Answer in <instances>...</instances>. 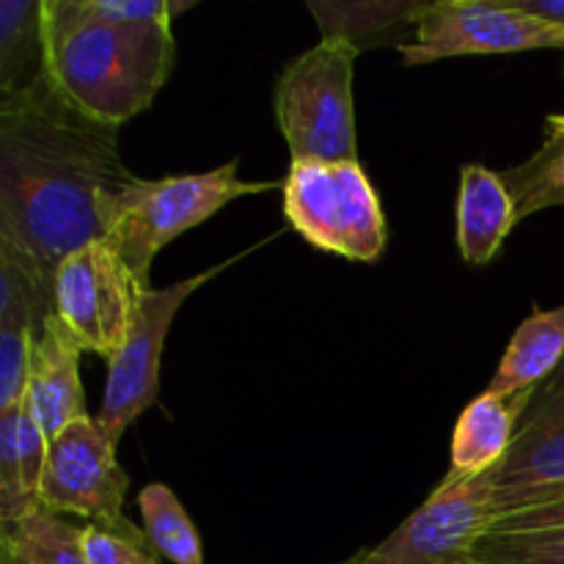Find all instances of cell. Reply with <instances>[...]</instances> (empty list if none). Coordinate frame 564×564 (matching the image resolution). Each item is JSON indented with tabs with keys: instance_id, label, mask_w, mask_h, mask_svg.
Returning <instances> with one entry per match:
<instances>
[{
	"instance_id": "cell-1",
	"label": "cell",
	"mask_w": 564,
	"mask_h": 564,
	"mask_svg": "<svg viewBox=\"0 0 564 564\" xmlns=\"http://www.w3.org/2000/svg\"><path fill=\"white\" fill-rule=\"evenodd\" d=\"M132 180L119 127L75 108L44 72L0 99V240L47 279L72 251L102 240L99 202Z\"/></svg>"
},
{
	"instance_id": "cell-2",
	"label": "cell",
	"mask_w": 564,
	"mask_h": 564,
	"mask_svg": "<svg viewBox=\"0 0 564 564\" xmlns=\"http://www.w3.org/2000/svg\"><path fill=\"white\" fill-rule=\"evenodd\" d=\"M44 75L75 108L121 127L154 102L171 77V22H110L83 0H42Z\"/></svg>"
},
{
	"instance_id": "cell-3",
	"label": "cell",
	"mask_w": 564,
	"mask_h": 564,
	"mask_svg": "<svg viewBox=\"0 0 564 564\" xmlns=\"http://www.w3.org/2000/svg\"><path fill=\"white\" fill-rule=\"evenodd\" d=\"M281 182H248L237 174V160L202 174L135 180L113 196L99 202L102 240L124 259L141 286H152L149 270L154 257L204 220L231 204L235 198L270 193Z\"/></svg>"
},
{
	"instance_id": "cell-4",
	"label": "cell",
	"mask_w": 564,
	"mask_h": 564,
	"mask_svg": "<svg viewBox=\"0 0 564 564\" xmlns=\"http://www.w3.org/2000/svg\"><path fill=\"white\" fill-rule=\"evenodd\" d=\"M356 58L350 44L319 39L281 69L273 108L292 163L358 160Z\"/></svg>"
},
{
	"instance_id": "cell-5",
	"label": "cell",
	"mask_w": 564,
	"mask_h": 564,
	"mask_svg": "<svg viewBox=\"0 0 564 564\" xmlns=\"http://www.w3.org/2000/svg\"><path fill=\"white\" fill-rule=\"evenodd\" d=\"M281 207L292 229L319 251L372 264L386 251V215L358 160L290 163Z\"/></svg>"
},
{
	"instance_id": "cell-6",
	"label": "cell",
	"mask_w": 564,
	"mask_h": 564,
	"mask_svg": "<svg viewBox=\"0 0 564 564\" xmlns=\"http://www.w3.org/2000/svg\"><path fill=\"white\" fill-rule=\"evenodd\" d=\"M138 284L124 259L105 240L72 251L53 279L55 317L83 352L113 361L135 325Z\"/></svg>"
},
{
	"instance_id": "cell-7",
	"label": "cell",
	"mask_w": 564,
	"mask_h": 564,
	"mask_svg": "<svg viewBox=\"0 0 564 564\" xmlns=\"http://www.w3.org/2000/svg\"><path fill=\"white\" fill-rule=\"evenodd\" d=\"M494 471H449L430 499L383 543L341 564H471V551L494 527Z\"/></svg>"
},
{
	"instance_id": "cell-8",
	"label": "cell",
	"mask_w": 564,
	"mask_h": 564,
	"mask_svg": "<svg viewBox=\"0 0 564 564\" xmlns=\"http://www.w3.org/2000/svg\"><path fill=\"white\" fill-rule=\"evenodd\" d=\"M523 50H564V28L529 14L516 0H433L400 53L405 66H424Z\"/></svg>"
},
{
	"instance_id": "cell-9",
	"label": "cell",
	"mask_w": 564,
	"mask_h": 564,
	"mask_svg": "<svg viewBox=\"0 0 564 564\" xmlns=\"http://www.w3.org/2000/svg\"><path fill=\"white\" fill-rule=\"evenodd\" d=\"M226 264L204 270V273L182 279L171 286H147L138 297L135 325L130 330V339L121 347L119 356L108 361V378H105L102 405H99L97 424L113 446H119L127 427L141 419L149 408L158 402L160 394V361H163L165 336L180 314L182 303L207 284L213 275H218Z\"/></svg>"
},
{
	"instance_id": "cell-10",
	"label": "cell",
	"mask_w": 564,
	"mask_h": 564,
	"mask_svg": "<svg viewBox=\"0 0 564 564\" xmlns=\"http://www.w3.org/2000/svg\"><path fill=\"white\" fill-rule=\"evenodd\" d=\"M564 499V364L538 386L505 460L494 468L496 521ZM494 521V523H496Z\"/></svg>"
},
{
	"instance_id": "cell-11",
	"label": "cell",
	"mask_w": 564,
	"mask_h": 564,
	"mask_svg": "<svg viewBox=\"0 0 564 564\" xmlns=\"http://www.w3.org/2000/svg\"><path fill=\"white\" fill-rule=\"evenodd\" d=\"M130 477L116 460V446L97 424L83 416L50 438L39 507L88 523L121 518Z\"/></svg>"
},
{
	"instance_id": "cell-12",
	"label": "cell",
	"mask_w": 564,
	"mask_h": 564,
	"mask_svg": "<svg viewBox=\"0 0 564 564\" xmlns=\"http://www.w3.org/2000/svg\"><path fill=\"white\" fill-rule=\"evenodd\" d=\"M80 345L72 339L58 317H50L33 341L25 405L47 438L88 416L80 386Z\"/></svg>"
},
{
	"instance_id": "cell-13",
	"label": "cell",
	"mask_w": 564,
	"mask_h": 564,
	"mask_svg": "<svg viewBox=\"0 0 564 564\" xmlns=\"http://www.w3.org/2000/svg\"><path fill=\"white\" fill-rule=\"evenodd\" d=\"M516 224V202L501 174L485 165H463L457 191V251L463 262L488 264Z\"/></svg>"
},
{
	"instance_id": "cell-14",
	"label": "cell",
	"mask_w": 564,
	"mask_h": 564,
	"mask_svg": "<svg viewBox=\"0 0 564 564\" xmlns=\"http://www.w3.org/2000/svg\"><path fill=\"white\" fill-rule=\"evenodd\" d=\"M427 6L424 0H308L306 9L317 20L323 39L345 42L361 53L386 44L405 47Z\"/></svg>"
},
{
	"instance_id": "cell-15",
	"label": "cell",
	"mask_w": 564,
	"mask_h": 564,
	"mask_svg": "<svg viewBox=\"0 0 564 564\" xmlns=\"http://www.w3.org/2000/svg\"><path fill=\"white\" fill-rule=\"evenodd\" d=\"M534 391L518 397H494L488 391L468 402L452 435L449 471L477 477L499 466L510 452L518 422L527 411Z\"/></svg>"
},
{
	"instance_id": "cell-16",
	"label": "cell",
	"mask_w": 564,
	"mask_h": 564,
	"mask_svg": "<svg viewBox=\"0 0 564 564\" xmlns=\"http://www.w3.org/2000/svg\"><path fill=\"white\" fill-rule=\"evenodd\" d=\"M564 364V306L538 308L518 325L516 336L490 378L488 394L518 397L543 386Z\"/></svg>"
},
{
	"instance_id": "cell-17",
	"label": "cell",
	"mask_w": 564,
	"mask_h": 564,
	"mask_svg": "<svg viewBox=\"0 0 564 564\" xmlns=\"http://www.w3.org/2000/svg\"><path fill=\"white\" fill-rule=\"evenodd\" d=\"M80 538L83 527L39 507L0 523V564H86Z\"/></svg>"
},
{
	"instance_id": "cell-18",
	"label": "cell",
	"mask_w": 564,
	"mask_h": 564,
	"mask_svg": "<svg viewBox=\"0 0 564 564\" xmlns=\"http://www.w3.org/2000/svg\"><path fill=\"white\" fill-rule=\"evenodd\" d=\"M44 72L42 0H0V99Z\"/></svg>"
},
{
	"instance_id": "cell-19",
	"label": "cell",
	"mask_w": 564,
	"mask_h": 564,
	"mask_svg": "<svg viewBox=\"0 0 564 564\" xmlns=\"http://www.w3.org/2000/svg\"><path fill=\"white\" fill-rule=\"evenodd\" d=\"M501 180L516 202L518 220H527L540 209L564 207V124L549 116L543 147L521 165L507 169Z\"/></svg>"
},
{
	"instance_id": "cell-20",
	"label": "cell",
	"mask_w": 564,
	"mask_h": 564,
	"mask_svg": "<svg viewBox=\"0 0 564 564\" xmlns=\"http://www.w3.org/2000/svg\"><path fill=\"white\" fill-rule=\"evenodd\" d=\"M143 532L160 556L171 564H204L202 534L187 518L185 507L171 488L152 482L138 494Z\"/></svg>"
},
{
	"instance_id": "cell-21",
	"label": "cell",
	"mask_w": 564,
	"mask_h": 564,
	"mask_svg": "<svg viewBox=\"0 0 564 564\" xmlns=\"http://www.w3.org/2000/svg\"><path fill=\"white\" fill-rule=\"evenodd\" d=\"M80 543L86 564H163V556L149 543L147 532L124 516L83 523Z\"/></svg>"
},
{
	"instance_id": "cell-22",
	"label": "cell",
	"mask_w": 564,
	"mask_h": 564,
	"mask_svg": "<svg viewBox=\"0 0 564 564\" xmlns=\"http://www.w3.org/2000/svg\"><path fill=\"white\" fill-rule=\"evenodd\" d=\"M471 564H564V527L540 532H488Z\"/></svg>"
},
{
	"instance_id": "cell-23",
	"label": "cell",
	"mask_w": 564,
	"mask_h": 564,
	"mask_svg": "<svg viewBox=\"0 0 564 564\" xmlns=\"http://www.w3.org/2000/svg\"><path fill=\"white\" fill-rule=\"evenodd\" d=\"M39 510L36 501L25 494L17 449V408L0 411V523H11Z\"/></svg>"
},
{
	"instance_id": "cell-24",
	"label": "cell",
	"mask_w": 564,
	"mask_h": 564,
	"mask_svg": "<svg viewBox=\"0 0 564 564\" xmlns=\"http://www.w3.org/2000/svg\"><path fill=\"white\" fill-rule=\"evenodd\" d=\"M560 527H564V499L556 501V505L540 507V510L499 518V521L490 527V532H540V529H560Z\"/></svg>"
},
{
	"instance_id": "cell-25",
	"label": "cell",
	"mask_w": 564,
	"mask_h": 564,
	"mask_svg": "<svg viewBox=\"0 0 564 564\" xmlns=\"http://www.w3.org/2000/svg\"><path fill=\"white\" fill-rule=\"evenodd\" d=\"M516 6H521L529 14L543 17V20L556 22V25L564 28V0H516Z\"/></svg>"
},
{
	"instance_id": "cell-26",
	"label": "cell",
	"mask_w": 564,
	"mask_h": 564,
	"mask_svg": "<svg viewBox=\"0 0 564 564\" xmlns=\"http://www.w3.org/2000/svg\"><path fill=\"white\" fill-rule=\"evenodd\" d=\"M551 119H556V121H560V124H564V113H554V116H551Z\"/></svg>"
}]
</instances>
